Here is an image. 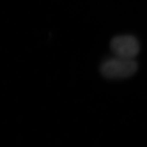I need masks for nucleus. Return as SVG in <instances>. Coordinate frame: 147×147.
<instances>
[{"label": "nucleus", "instance_id": "2", "mask_svg": "<svg viewBox=\"0 0 147 147\" xmlns=\"http://www.w3.org/2000/svg\"><path fill=\"white\" fill-rule=\"evenodd\" d=\"M110 48L115 56L135 59L140 52V44L136 37L123 34L115 36L111 40Z\"/></svg>", "mask_w": 147, "mask_h": 147}, {"label": "nucleus", "instance_id": "1", "mask_svg": "<svg viewBox=\"0 0 147 147\" xmlns=\"http://www.w3.org/2000/svg\"><path fill=\"white\" fill-rule=\"evenodd\" d=\"M138 65L135 59L115 56L103 61L100 73L107 79H126L137 72Z\"/></svg>", "mask_w": 147, "mask_h": 147}]
</instances>
